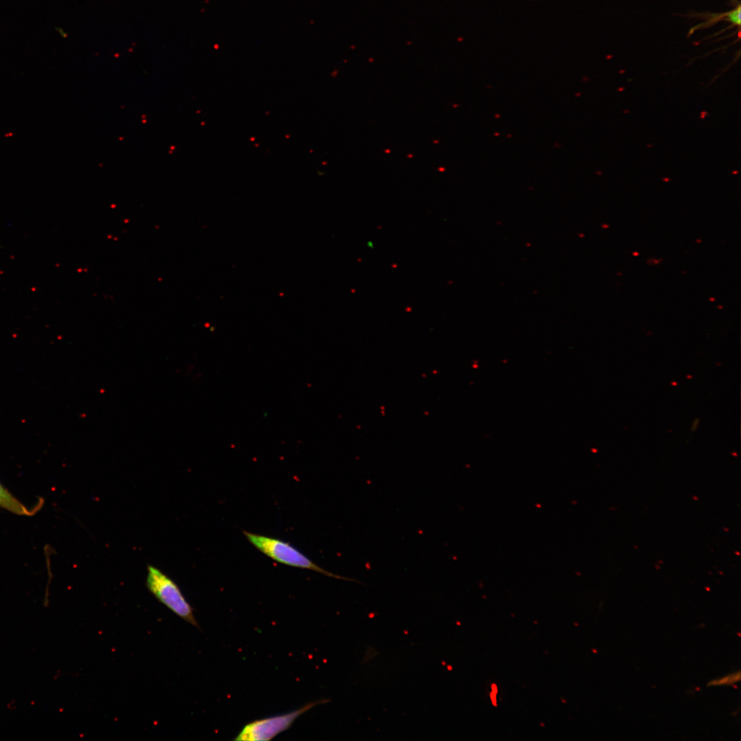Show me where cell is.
I'll use <instances>...</instances> for the list:
<instances>
[{
  "mask_svg": "<svg viewBox=\"0 0 741 741\" xmlns=\"http://www.w3.org/2000/svg\"><path fill=\"white\" fill-rule=\"evenodd\" d=\"M145 584L148 591L158 602L180 618L199 628L193 608L172 578L158 568L148 565Z\"/></svg>",
  "mask_w": 741,
  "mask_h": 741,
  "instance_id": "2",
  "label": "cell"
},
{
  "mask_svg": "<svg viewBox=\"0 0 741 741\" xmlns=\"http://www.w3.org/2000/svg\"><path fill=\"white\" fill-rule=\"evenodd\" d=\"M740 679V672L736 674L734 673L730 674V676H726L722 679L714 680L711 681L709 685H723V684H731L733 682L738 681Z\"/></svg>",
  "mask_w": 741,
  "mask_h": 741,
  "instance_id": "5",
  "label": "cell"
},
{
  "mask_svg": "<svg viewBox=\"0 0 741 741\" xmlns=\"http://www.w3.org/2000/svg\"><path fill=\"white\" fill-rule=\"evenodd\" d=\"M0 507L17 515L30 516L34 511L29 509L0 483Z\"/></svg>",
  "mask_w": 741,
  "mask_h": 741,
  "instance_id": "4",
  "label": "cell"
},
{
  "mask_svg": "<svg viewBox=\"0 0 741 741\" xmlns=\"http://www.w3.org/2000/svg\"><path fill=\"white\" fill-rule=\"evenodd\" d=\"M246 539L259 552L270 558L285 565L312 570L327 576L355 581L329 572L313 562L289 542L277 538L243 530Z\"/></svg>",
  "mask_w": 741,
  "mask_h": 741,
  "instance_id": "1",
  "label": "cell"
},
{
  "mask_svg": "<svg viewBox=\"0 0 741 741\" xmlns=\"http://www.w3.org/2000/svg\"><path fill=\"white\" fill-rule=\"evenodd\" d=\"M323 699L306 704L291 712L256 720L247 724L234 738L237 741H268L290 728L300 716L314 707L329 702Z\"/></svg>",
  "mask_w": 741,
  "mask_h": 741,
  "instance_id": "3",
  "label": "cell"
}]
</instances>
